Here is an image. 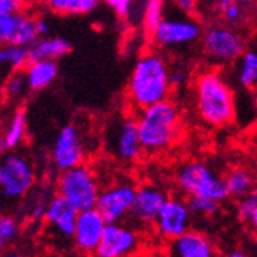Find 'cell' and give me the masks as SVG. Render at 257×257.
Wrapping results in <instances>:
<instances>
[{
	"mask_svg": "<svg viewBox=\"0 0 257 257\" xmlns=\"http://www.w3.org/2000/svg\"><path fill=\"white\" fill-rule=\"evenodd\" d=\"M36 30L39 33V37L42 36H48L50 31H51V27H50V22L45 20V19H36Z\"/></svg>",
	"mask_w": 257,
	"mask_h": 257,
	"instance_id": "35",
	"label": "cell"
},
{
	"mask_svg": "<svg viewBox=\"0 0 257 257\" xmlns=\"http://www.w3.org/2000/svg\"><path fill=\"white\" fill-rule=\"evenodd\" d=\"M163 19H165V0H147L142 16L145 30L151 34Z\"/></svg>",
	"mask_w": 257,
	"mask_h": 257,
	"instance_id": "26",
	"label": "cell"
},
{
	"mask_svg": "<svg viewBox=\"0 0 257 257\" xmlns=\"http://www.w3.org/2000/svg\"><path fill=\"white\" fill-rule=\"evenodd\" d=\"M57 194L65 197L77 211L94 208L100 194L96 174L83 163L60 171L56 182Z\"/></svg>",
	"mask_w": 257,
	"mask_h": 257,
	"instance_id": "4",
	"label": "cell"
},
{
	"mask_svg": "<svg viewBox=\"0 0 257 257\" xmlns=\"http://www.w3.org/2000/svg\"><path fill=\"white\" fill-rule=\"evenodd\" d=\"M170 79H171L173 85L180 83L185 80V73L182 71V69H170Z\"/></svg>",
	"mask_w": 257,
	"mask_h": 257,
	"instance_id": "36",
	"label": "cell"
},
{
	"mask_svg": "<svg viewBox=\"0 0 257 257\" xmlns=\"http://www.w3.org/2000/svg\"><path fill=\"white\" fill-rule=\"evenodd\" d=\"M43 2L57 14H88L99 5V0H43Z\"/></svg>",
	"mask_w": 257,
	"mask_h": 257,
	"instance_id": "23",
	"label": "cell"
},
{
	"mask_svg": "<svg viewBox=\"0 0 257 257\" xmlns=\"http://www.w3.org/2000/svg\"><path fill=\"white\" fill-rule=\"evenodd\" d=\"M30 59L34 60H57L71 51V43L63 37H37L30 46Z\"/></svg>",
	"mask_w": 257,
	"mask_h": 257,
	"instance_id": "18",
	"label": "cell"
},
{
	"mask_svg": "<svg viewBox=\"0 0 257 257\" xmlns=\"http://www.w3.org/2000/svg\"><path fill=\"white\" fill-rule=\"evenodd\" d=\"M17 17H19V13L0 16V46L7 43H13L16 28H17Z\"/></svg>",
	"mask_w": 257,
	"mask_h": 257,
	"instance_id": "29",
	"label": "cell"
},
{
	"mask_svg": "<svg viewBox=\"0 0 257 257\" xmlns=\"http://www.w3.org/2000/svg\"><path fill=\"white\" fill-rule=\"evenodd\" d=\"M202 50L209 60L226 65L239 60L245 53V40L236 30L214 25L202 34Z\"/></svg>",
	"mask_w": 257,
	"mask_h": 257,
	"instance_id": "7",
	"label": "cell"
},
{
	"mask_svg": "<svg viewBox=\"0 0 257 257\" xmlns=\"http://www.w3.org/2000/svg\"><path fill=\"white\" fill-rule=\"evenodd\" d=\"M105 2L111 10L115 11V14L120 17H125V16H128L134 0H105Z\"/></svg>",
	"mask_w": 257,
	"mask_h": 257,
	"instance_id": "32",
	"label": "cell"
},
{
	"mask_svg": "<svg viewBox=\"0 0 257 257\" xmlns=\"http://www.w3.org/2000/svg\"><path fill=\"white\" fill-rule=\"evenodd\" d=\"M248 255V252H245V251H231L229 252V257H246Z\"/></svg>",
	"mask_w": 257,
	"mask_h": 257,
	"instance_id": "39",
	"label": "cell"
},
{
	"mask_svg": "<svg viewBox=\"0 0 257 257\" xmlns=\"http://www.w3.org/2000/svg\"><path fill=\"white\" fill-rule=\"evenodd\" d=\"M8 150V147H7V140H5V134H2L0 133V159L4 157V154H5V151Z\"/></svg>",
	"mask_w": 257,
	"mask_h": 257,
	"instance_id": "37",
	"label": "cell"
},
{
	"mask_svg": "<svg viewBox=\"0 0 257 257\" xmlns=\"http://www.w3.org/2000/svg\"><path fill=\"white\" fill-rule=\"evenodd\" d=\"M252 2V0H239V4H242V5H249Z\"/></svg>",
	"mask_w": 257,
	"mask_h": 257,
	"instance_id": "40",
	"label": "cell"
},
{
	"mask_svg": "<svg viewBox=\"0 0 257 257\" xmlns=\"http://www.w3.org/2000/svg\"><path fill=\"white\" fill-rule=\"evenodd\" d=\"M19 236V223L11 216H0V252Z\"/></svg>",
	"mask_w": 257,
	"mask_h": 257,
	"instance_id": "28",
	"label": "cell"
},
{
	"mask_svg": "<svg viewBox=\"0 0 257 257\" xmlns=\"http://www.w3.org/2000/svg\"><path fill=\"white\" fill-rule=\"evenodd\" d=\"M151 36L157 46L171 50L194 43L202 36V30L199 23L190 17H165L159 23V27L151 33Z\"/></svg>",
	"mask_w": 257,
	"mask_h": 257,
	"instance_id": "8",
	"label": "cell"
},
{
	"mask_svg": "<svg viewBox=\"0 0 257 257\" xmlns=\"http://www.w3.org/2000/svg\"><path fill=\"white\" fill-rule=\"evenodd\" d=\"M136 191L137 190L131 183H117L111 188L100 191L96 208L108 223H120L131 214Z\"/></svg>",
	"mask_w": 257,
	"mask_h": 257,
	"instance_id": "12",
	"label": "cell"
},
{
	"mask_svg": "<svg viewBox=\"0 0 257 257\" xmlns=\"http://www.w3.org/2000/svg\"><path fill=\"white\" fill-rule=\"evenodd\" d=\"M23 10V0H0V16L20 13Z\"/></svg>",
	"mask_w": 257,
	"mask_h": 257,
	"instance_id": "33",
	"label": "cell"
},
{
	"mask_svg": "<svg viewBox=\"0 0 257 257\" xmlns=\"http://www.w3.org/2000/svg\"><path fill=\"white\" fill-rule=\"evenodd\" d=\"M188 206L191 209L193 216L197 217H211L217 213L219 203L214 199L203 197V196H188Z\"/></svg>",
	"mask_w": 257,
	"mask_h": 257,
	"instance_id": "27",
	"label": "cell"
},
{
	"mask_svg": "<svg viewBox=\"0 0 257 257\" xmlns=\"http://www.w3.org/2000/svg\"><path fill=\"white\" fill-rule=\"evenodd\" d=\"M252 243H254V246H255V248H257V236H255V237H254V239H252Z\"/></svg>",
	"mask_w": 257,
	"mask_h": 257,
	"instance_id": "41",
	"label": "cell"
},
{
	"mask_svg": "<svg viewBox=\"0 0 257 257\" xmlns=\"http://www.w3.org/2000/svg\"><path fill=\"white\" fill-rule=\"evenodd\" d=\"M109 150L115 157L125 162H134L142 156L145 150L140 142L136 119L125 117L112 126Z\"/></svg>",
	"mask_w": 257,
	"mask_h": 257,
	"instance_id": "14",
	"label": "cell"
},
{
	"mask_svg": "<svg viewBox=\"0 0 257 257\" xmlns=\"http://www.w3.org/2000/svg\"><path fill=\"white\" fill-rule=\"evenodd\" d=\"M31 91H40L50 86L59 74L56 60H34L25 69Z\"/></svg>",
	"mask_w": 257,
	"mask_h": 257,
	"instance_id": "19",
	"label": "cell"
},
{
	"mask_svg": "<svg viewBox=\"0 0 257 257\" xmlns=\"http://www.w3.org/2000/svg\"><path fill=\"white\" fill-rule=\"evenodd\" d=\"M170 68L159 53H147L140 57L128 82V99L142 109L150 105L167 100L171 92Z\"/></svg>",
	"mask_w": 257,
	"mask_h": 257,
	"instance_id": "1",
	"label": "cell"
},
{
	"mask_svg": "<svg viewBox=\"0 0 257 257\" xmlns=\"http://www.w3.org/2000/svg\"><path fill=\"white\" fill-rule=\"evenodd\" d=\"M236 76L243 88H257V50L245 51L239 57Z\"/></svg>",
	"mask_w": 257,
	"mask_h": 257,
	"instance_id": "22",
	"label": "cell"
},
{
	"mask_svg": "<svg viewBox=\"0 0 257 257\" xmlns=\"http://www.w3.org/2000/svg\"><path fill=\"white\" fill-rule=\"evenodd\" d=\"M83 157H85V150L79 130L74 125L63 126L59 131L56 142L53 145V151H51L53 167L60 173L80 165L83 162Z\"/></svg>",
	"mask_w": 257,
	"mask_h": 257,
	"instance_id": "13",
	"label": "cell"
},
{
	"mask_svg": "<svg viewBox=\"0 0 257 257\" xmlns=\"http://www.w3.org/2000/svg\"><path fill=\"white\" fill-rule=\"evenodd\" d=\"M140 239L137 232L120 223H108L97 249L99 257H126L139 249Z\"/></svg>",
	"mask_w": 257,
	"mask_h": 257,
	"instance_id": "15",
	"label": "cell"
},
{
	"mask_svg": "<svg viewBox=\"0 0 257 257\" xmlns=\"http://www.w3.org/2000/svg\"><path fill=\"white\" fill-rule=\"evenodd\" d=\"M174 8L186 16H193L197 8V0H171Z\"/></svg>",
	"mask_w": 257,
	"mask_h": 257,
	"instance_id": "34",
	"label": "cell"
},
{
	"mask_svg": "<svg viewBox=\"0 0 257 257\" xmlns=\"http://www.w3.org/2000/svg\"><path fill=\"white\" fill-rule=\"evenodd\" d=\"M196 108L200 119L211 126H225L232 122L236 102L232 89L217 71H203L196 79Z\"/></svg>",
	"mask_w": 257,
	"mask_h": 257,
	"instance_id": "2",
	"label": "cell"
},
{
	"mask_svg": "<svg viewBox=\"0 0 257 257\" xmlns=\"http://www.w3.org/2000/svg\"><path fill=\"white\" fill-rule=\"evenodd\" d=\"M36 183L31 160L20 153L4 154L0 159V200L17 202L27 197Z\"/></svg>",
	"mask_w": 257,
	"mask_h": 257,
	"instance_id": "5",
	"label": "cell"
},
{
	"mask_svg": "<svg viewBox=\"0 0 257 257\" xmlns=\"http://www.w3.org/2000/svg\"><path fill=\"white\" fill-rule=\"evenodd\" d=\"M249 223H251V226L254 228V229H257V209L255 211L251 214V217H249V220H248Z\"/></svg>",
	"mask_w": 257,
	"mask_h": 257,
	"instance_id": "38",
	"label": "cell"
},
{
	"mask_svg": "<svg viewBox=\"0 0 257 257\" xmlns=\"http://www.w3.org/2000/svg\"><path fill=\"white\" fill-rule=\"evenodd\" d=\"M167 199V193L156 185L140 186L136 191V199L130 216L142 225H154L160 208Z\"/></svg>",
	"mask_w": 257,
	"mask_h": 257,
	"instance_id": "16",
	"label": "cell"
},
{
	"mask_svg": "<svg viewBox=\"0 0 257 257\" xmlns=\"http://www.w3.org/2000/svg\"><path fill=\"white\" fill-rule=\"evenodd\" d=\"M191 219L193 213L188 202L177 197H168L160 208L154 226L160 237L171 242L190 229Z\"/></svg>",
	"mask_w": 257,
	"mask_h": 257,
	"instance_id": "9",
	"label": "cell"
},
{
	"mask_svg": "<svg viewBox=\"0 0 257 257\" xmlns=\"http://www.w3.org/2000/svg\"><path fill=\"white\" fill-rule=\"evenodd\" d=\"M168 249V254L174 257H213L217 254L211 239L193 229L171 240Z\"/></svg>",
	"mask_w": 257,
	"mask_h": 257,
	"instance_id": "17",
	"label": "cell"
},
{
	"mask_svg": "<svg viewBox=\"0 0 257 257\" xmlns=\"http://www.w3.org/2000/svg\"><path fill=\"white\" fill-rule=\"evenodd\" d=\"M255 209H257V191H251L249 194H246L239 200L237 216L242 222H248Z\"/></svg>",
	"mask_w": 257,
	"mask_h": 257,
	"instance_id": "30",
	"label": "cell"
},
{
	"mask_svg": "<svg viewBox=\"0 0 257 257\" xmlns=\"http://www.w3.org/2000/svg\"><path fill=\"white\" fill-rule=\"evenodd\" d=\"M79 211L60 194L50 199L45 213V225L54 239L73 242Z\"/></svg>",
	"mask_w": 257,
	"mask_h": 257,
	"instance_id": "11",
	"label": "cell"
},
{
	"mask_svg": "<svg viewBox=\"0 0 257 257\" xmlns=\"http://www.w3.org/2000/svg\"><path fill=\"white\" fill-rule=\"evenodd\" d=\"M31 91L27 73L23 69L13 71L5 83V96L10 102H20L27 96V92Z\"/></svg>",
	"mask_w": 257,
	"mask_h": 257,
	"instance_id": "25",
	"label": "cell"
},
{
	"mask_svg": "<svg viewBox=\"0 0 257 257\" xmlns=\"http://www.w3.org/2000/svg\"><path fill=\"white\" fill-rule=\"evenodd\" d=\"M182 193L186 196H203L222 202L228 197L225 177L202 162H188L176 174Z\"/></svg>",
	"mask_w": 257,
	"mask_h": 257,
	"instance_id": "6",
	"label": "cell"
},
{
	"mask_svg": "<svg viewBox=\"0 0 257 257\" xmlns=\"http://www.w3.org/2000/svg\"><path fill=\"white\" fill-rule=\"evenodd\" d=\"M136 120L140 142L148 153H160L170 148L180 131L177 106L168 99L139 109Z\"/></svg>",
	"mask_w": 257,
	"mask_h": 257,
	"instance_id": "3",
	"label": "cell"
},
{
	"mask_svg": "<svg viewBox=\"0 0 257 257\" xmlns=\"http://www.w3.org/2000/svg\"><path fill=\"white\" fill-rule=\"evenodd\" d=\"M106 225V219L96 206L79 211L73 237V245L76 249L82 254H97Z\"/></svg>",
	"mask_w": 257,
	"mask_h": 257,
	"instance_id": "10",
	"label": "cell"
},
{
	"mask_svg": "<svg viewBox=\"0 0 257 257\" xmlns=\"http://www.w3.org/2000/svg\"><path fill=\"white\" fill-rule=\"evenodd\" d=\"M225 183H226V190H228V197L242 199L252 191L254 179L249 171H246L243 168H236L226 174Z\"/></svg>",
	"mask_w": 257,
	"mask_h": 257,
	"instance_id": "20",
	"label": "cell"
},
{
	"mask_svg": "<svg viewBox=\"0 0 257 257\" xmlns=\"http://www.w3.org/2000/svg\"><path fill=\"white\" fill-rule=\"evenodd\" d=\"M30 51L28 46L7 43L0 46V65L10 66L13 71L25 69L30 65Z\"/></svg>",
	"mask_w": 257,
	"mask_h": 257,
	"instance_id": "21",
	"label": "cell"
},
{
	"mask_svg": "<svg viewBox=\"0 0 257 257\" xmlns=\"http://www.w3.org/2000/svg\"><path fill=\"white\" fill-rule=\"evenodd\" d=\"M242 4L239 2H232L229 5H226L225 8L219 10L222 13V17L228 22V23H237L242 19Z\"/></svg>",
	"mask_w": 257,
	"mask_h": 257,
	"instance_id": "31",
	"label": "cell"
},
{
	"mask_svg": "<svg viewBox=\"0 0 257 257\" xmlns=\"http://www.w3.org/2000/svg\"><path fill=\"white\" fill-rule=\"evenodd\" d=\"M25 133H27V117H25V111L23 109H17L13 117L8 123L5 134V140H7V147L8 150H14L17 148L23 139H25Z\"/></svg>",
	"mask_w": 257,
	"mask_h": 257,
	"instance_id": "24",
	"label": "cell"
}]
</instances>
